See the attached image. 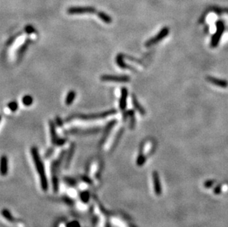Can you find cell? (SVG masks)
Wrapping results in <instances>:
<instances>
[{"label":"cell","mask_w":228,"mask_h":227,"mask_svg":"<svg viewBox=\"0 0 228 227\" xmlns=\"http://www.w3.org/2000/svg\"><path fill=\"white\" fill-rule=\"evenodd\" d=\"M214 193H215L216 194H217V193H220V187H216V188L215 191H214Z\"/></svg>","instance_id":"4316f807"},{"label":"cell","mask_w":228,"mask_h":227,"mask_svg":"<svg viewBox=\"0 0 228 227\" xmlns=\"http://www.w3.org/2000/svg\"><path fill=\"white\" fill-rule=\"evenodd\" d=\"M75 96L76 94L74 91H70V92H69V93L67 94V97H66V104H67V106H69V105L72 104L73 101H74L75 98Z\"/></svg>","instance_id":"e0dca14e"},{"label":"cell","mask_w":228,"mask_h":227,"mask_svg":"<svg viewBox=\"0 0 228 227\" xmlns=\"http://www.w3.org/2000/svg\"><path fill=\"white\" fill-rule=\"evenodd\" d=\"M132 103H133V105H134V106H135V109L139 111V113H140V114L145 115V113H146L145 109H144L143 108H142V106L140 104V103L138 102V100H137L136 97H135V95L132 96Z\"/></svg>","instance_id":"5bb4252c"},{"label":"cell","mask_w":228,"mask_h":227,"mask_svg":"<svg viewBox=\"0 0 228 227\" xmlns=\"http://www.w3.org/2000/svg\"><path fill=\"white\" fill-rule=\"evenodd\" d=\"M128 96V91L126 87H123L121 89V96L120 99V109L121 111H125L126 108V99Z\"/></svg>","instance_id":"8fae6325"},{"label":"cell","mask_w":228,"mask_h":227,"mask_svg":"<svg viewBox=\"0 0 228 227\" xmlns=\"http://www.w3.org/2000/svg\"><path fill=\"white\" fill-rule=\"evenodd\" d=\"M74 151H75V145H74V144H72L70 148H69V151L68 153V156H67V165H68L69 164V162H70L71 159H72V157L73 153H74Z\"/></svg>","instance_id":"ffe728a7"},{"label":"cell","mask_w":228,"mask_h":227,"mask_svg":"<svg viewBox=\"0 0 228 227\" xmlns=\"http://www.w3.org/2000/svg\"><path fill=\"white\" fill-rule=\"evenodd\" d=\"M207 80L210 82V83H213V85L217 86L222 87V88H226L228 86V82L225 80H222V79H218V78H216L214 77H210L208 76L207 78Z\"/></svg>","instance_id":"30bf717a"},{"label":"cell","mask_w":228,"mask_h":227,"mask_svg":"<svg viewBox=\"0 0 228 227\" xmlns=\"http://www.w3.org/2000/svg\"><path fill=\"white\" fill-rule=\"evenodd\" d=\"M97 16H98L99 18L100 19V20H102L103 22H105V23L110 24L112 22V18H111V17L109 16V15L107 14V13H104V12H103V11L97 12Z\"/></svg>","instance_id":"9a60e30c"},{"label":"cell","mask_w":228,"mask_h":227,"mask_svg":"<svg viewBox=\"0 0 228 227\" xmlns=\"http://www.w3.org/2000/svg\"><path fill=\"white\" fill-rule=\"evenodd\" d=\"M8 108L11 111H16L18 109V103H17L16 101H13V102H10L8 104Z\"/></svg>","instance_id":"7402d4cb"},{"label":"cell","mask_w":228,"mask_h":227,"mask_svg":"<svg viewBox=\"0 0 228 227\" xmlns=\"http://www.w3.org/2000/svg\"><path fill=\"white\" fill-rule=\"evenodd\" d=\"M56 121H57V124H58V125H59V126H61V125H62L61 120V119L59 118V117H57L56 118Z\"/></svg>","instance_id":"484cf974"},{"label":"cell","mask_w":228,"mask_h":227,"mask_svg":"<svg viewBox=\"0 0 228 227\" xmlns=\"http://www.w3.org/2000/svg\"><path fill=\"white\" fill-rule=\"evenodd\" d=\"M96 9L92 7H72L67 10L68 14H86V13H94Z\"/></svg>","instance_id":"277c9868"},{"label":"cell","mask_w":228,"mask_h":227,"mask_svg":"<svg viewBox=\"0 0 228 227\" xmlns=\"http://www.w3.org/2000/svg\"><path fill=\"white\" fill-rule=\"evenodd\" d=\"M50 134H51V139H52V143L55 145L61 146L64 145L66 142V139H61L57 137L56 131H55V125L52 121L50 122Z\"/></svg>","instance_id":"52a82bcc"},{"label":"cell","mask_w":228,"mask_h":227,"mask_svg":"<svg viewBox=\"0 0 228 227\" xmlns=\"http://www.w3.org/2000/svg\"><path fill=\"white\" fill-rule=\"evenodd\" d=\"M100 131L99 128H90V129H86V130H78V129H72L69 130V134H95Z\"/></svg>","instance_id":"4fadbf2b"},{"label":"cell","mask_w":228,"mask_h":227,"mask_svg":"<svg viewBox=\"0 0 228 227\" xmlns=\"http://www.w3.org/2000/svg\"><path fill=\"white\" fill-rule=\"evenodd\" d=\"M116 113V111L114 109L109 110V111H104L102 113H92V114H88V115H75V116L71 117L72 119H80V120H97V119L100 118H104L106 117L109 116V115L114 114Z\"/></svg>","instance_id":"7a4b0ae2"},{"label":"cell","mask_w":228,"mask_h":227,"mask_svg":"<svg viewBox=\"0 0 228 227\" xmlns=\"http://www.w3.org/2000/svg\"><path fill=\"white\" fill-rule=\"evenodd\" d=\"M153 179H154V189H155L156 194L160 195L161 194V185H160L159 176H158V173L156 171L153 173Z\"/></svg>","instance_id":"7c38bea8"},{"label":"cell","mask_w":228,"mask_h":227,"mask_svg":"<svg viewBox=\"0 0 228 227\" xmlns=\"http://www.w3.org/2000/svg\"><path fill=\"white\" fill-rule=\"evenodd\" d=\"M116 62H117V64H118V66H119L120 67L123 68V69H127V68H129V66L127 65V64H125L124 61H123V55H121V54L117 56Z\"/></svg>","instance_id":"ac0fdd59"},{"label":"cell","mask_w":228,"mask_h":227,"mask_svg":"<svg viewBox=\"0 0 228 227\" xmlns=\"http://www.w3.org/2000/svg\"><path fill=\"white\" fill-rule=\"evenodd\" d=\"M31 155H32L33 160L35 167H36V170H37L38 175L39 176L41 189H42L43 191L47 192L48 189L47 178L46 173H45L44 164H43L41 158H40L37 148L32 147V148H31Z\"/></svg>","instance_id":"6da1fadb"},{"label":"cell","mask_w":228,"mask_h":227,"mask_svg":"<svg viewBox=\"0 0 228 227\" xmlns=\"http://www.w3.org/2000/svg\"><path fill=\"white\" fill-rule=\"evenodd\" d=\"M0 120H1V117H0Z\"/></svg>","instance_id":"83f0119b"},{"label":"cell","mask_w":228,"mask_h":227,"mask_svg":"<svg viewBox=\"0 0 228 227\" xmlns=\"http://www.w3.org/2000/svg\"><path fill=\"white\" fill-rule=\"evenodd\" d=\"M33 102V99L31 96L30 95H25L24 97H22V103L26 106H30V105H32Z\"/></svg>","instance_id":"d6986e66"},{"label":"cell","mask_w":228,"mask_h":227,"mask_svg":"<svg viewBox=\"0 0 228 227\" xmlns=\"http://www.w3.org/2000/svg\"><path fill=\"white\" fill-rule=\"evenodd\" d=\"M103 81H113V82H128L130 81L128 76H118V75H105L100 78Z\"/></svg>","instance_id":"ba28073f"},{"label":"cell","mask_w":228,"mask_h":227,"mask_svg":"<svg viewBox=\"0 0 228 227\" xmlns=\"http://www.w3.org/2000/svg\"><path fill=\"white\" fill-rule=\"evenodd\" d=\"M216 32L213 35V38L211 39V47H216L219 45V41L222 38V34L224 31V25L223 22L219 21L216 24Z\"/></svg>","instance_id":"3957f363"},{"label":"cell","mask_w":228,"mask_h":227,"mask_svg":"<svg viewBox=\"0 0 228 227\" xmlns=\"http://www.w3.org/2000/svg\"><path fill=\"white\" fill-rule=\"evenodd\" d=\"M81 199L84 203L88 202L89 199V194L88 192H83V193H82V194L81 195Z\"/></svg>","instance_id":"603a6c76"},{"label":"cell","mask_w":228,"mask_h":227,"mask_svg":"<svg viewBox=\"0 0 228 227\" xmlns=\"http://www.w3.org/2000/svg\"><path fill=\"white\" fill-rule=\"evenodd\" d=\"M1 215L7 221H8L9 223H13V224L16 225V227H24V223L17 221V220L13 217V215L10 213V212L8 210V209H3L1 211Z\"/></svg>","instance_id":"5b68a950"},{"label":"cell","mask_w":228,"mask_h":227,"mask_svg":"<svg viewBox=\"0 0 228 227\" xmlns=\"http://www.w3.org/2000/svg\"><path fill=\"white\" fill-rule=\"evenodd\" d=\"M115 124H116V120H112V121H111L110 123H109V124H108L107 128H106L105 132H104L103 137V139H102V142L103 141L106 140V139L107 138V136L109 135V132H110V131L112 130V128L114 127V125H115Z\"/></svg>","instance_id":"2e32d148"},{"label":"cell","mask_w":228,"mask_h":227,"mask_svg":"<svg viewBox=\"0 0 228 227\" xmlns=\"http://www.w3.org/2000/svg\"><path fill=\"white\" fill-rule=\"evenodd\" d=\"M214 181H207V182H205V187H211L212 185L213 184Z\"/></svg>","instance_id":"d4e9b609"},{"label":"cell","mask_w":228,"mask_h":227,"mask_svg":"<svg viewBox=\"0 0 228 227\" xmlns=\"http://www.w3.org/2000/svg\"><path fill=\"white\" fill-rule=\"evenodd\" d=\"M8 173V159L6 156H2L0 158V175L5 176Z\"/></svg>","instance_id":"9c48e42d"},{"label":"cell","mask_w":228,"mask_h":227,"mask_svg":"<svg viewBox=\"0 0 228 227\" xmlns=\"http://www.w3.org/2000/svg\"><path fill=\"white\" fill-rule=\"evenodd\" d=\"M25 31H26V32H27V33H33V32H34L35 30H34L33 27H32V26L29 25V26H27V27H26Z\"/></svg>","instance_id":"cb8c5ba5"},{"label":"cell","mask_w":228,"mask_h":227,"mask_svg":"<svg viewBox=\"0 0 228 227\" xmlns=\"http://www.w3.org/2000/svg\"><path fill=\"white\" fill-rule=\"evenodd\" d=\"M168 33H169V30H168V27H164V28L160 31V33H159V34L156 35L155 37L151 38V39L149 40V41H146V46L150 47V46H152V45L155 44H156L157 42H159L160 41H161V40L163 39V38L166 37V36L168 34Z\"/></svg>","instance_id":"8992f818"},{"label":"cell","mask_w":228,"mask_h":227,"mask_svg":"<svg viewBox=\"0 0 228 227\" xmlns=\"http://www.w3.org/2000/svg\"><path fill=\"white\" fill-rule=\"evenodd\" d=\"M146 162V158L145 156H143V154H142V153H140V154H139L138 156V158H137V164L139 166H141L143 165L144 163H145Z\"/></svg>","instance_id":"44dd1931"}]
</instances>
